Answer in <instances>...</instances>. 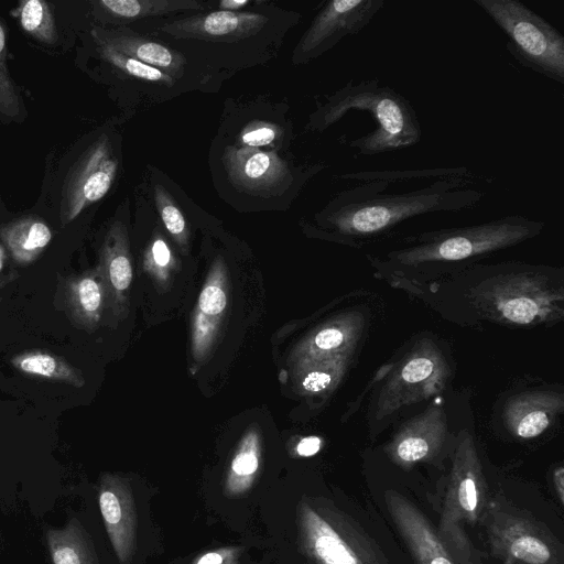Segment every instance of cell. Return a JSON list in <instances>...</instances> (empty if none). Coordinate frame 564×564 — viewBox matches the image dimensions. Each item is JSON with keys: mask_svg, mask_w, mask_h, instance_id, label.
Instances as JSON below:
<instances>
[{"mask_svg": "<svg viewBox=\"0 0 564 564\" xmlns=\"http://www.w3.org/2000/svg\"><path fill=\"white\" fill-rule=\"evenodd\" d=\"M451 289L449 293H426L447 297L465 307L476 319L514 326H549L564 316L563 269L508 261L471 264L440 281L404 285ZM448 304V305H449ZM458 310V311H459Z\"/></svg>", "mask_w": 564, "mask_h": 564, "instance_id": "cell-1", "label": "cell"}, {"mask_svg": "<svg viewBox=\"0 0 564 564\" xmlns=\"http://www.w3.org/2000/svg\"><path fill=\"white\" fill-rule=\"evenodd\" d=\"M486 176H454L405 192L387 193L391 183L372 180L339 193L319 216L335 240L362 248L397 234L405 221L433 213H459L480 204L486 196L470 187Z\"/></svg>", "mask_w": 564, "mask_h": 564, "instance_id": "cell-2", "label": "cell"}, {"mask_svg": "<svg viewBox=\"0 0 564 564\" xmlns=\"http://www.w3.org/2000/svg\"><path fill=\"white\" fill-rule=\"evenodd\" d=\"M544 227L543 220L510 214L476 225L409 235L399 248L367 258L393 284H420L533 239Z\"/></svg>", "mask_w": 564, "mask_h": 564, "instance_id": "cell-3", "label": "cell"}, {"mask_svg": "<svg viewBox=\"0 0 564 564\" xmlns=\"http://www.w3.org/2000/svg\"><path fill=\"white\" fill-rule=\"evenodd\" d=\"M351 110L368 112L375 123L371 131L349 142L361 155L406 149L421 141V124L410 100L390 86H382L378 78L349 80L327 96L312 115L311 128L323 131Z\"/></svg>", "mask_w": 564, "mask_h": 564, "instance_id": "cell-4", "label": "cell"}, {"mask_svg": "<svg viewBox=\"0 0 564 564\" xmlns=\"http://www.w3.org/2000/svg\"><path fill=\"white\" fill-rule=\"evenodd\" d=\"M506 34V48L523 67L564 84V36L519 0H475Z\"/></svg>", "mask_w": 564, "mask_h": 564, "instance_id": "cell-5", "label": "cell"}, {"mask_svg": "<svg viewBox=\"0 0 564 564\" xmlns=\"http://www.w3.org/2000/svg\"><path fill=\"white\" fill-rule=\"evenodd\" d=\"M486 505V482L479 456L468 431H462L437 534L459 564H470L471 544L465 531L477 522Z\"/></svg>", "mask_w": 564, "mask_h": 564, "instance_id": "cell-6", "label": "cell"}, {"mask_svg": "<svg viewBox=\"0 0 564 564\" xmlns=\"http://www.w3.org/2000/svg\"><path fill=\"white\" fill-rule=\"evenodd\" d=\"M296 527L300 549L313 564H386L370 541L328 502L303 497Z\"/></svg>", "mask_w": 564, "mask_h": 564, "instance_id": "cell-7", "label": "cell"}, {"mask_svg": "<svg viewBox=\"0 0 564 564\" xmlns=\"http://www.w3.org/2000/svg\"><path fill=\"white\" fill-rule=\"evenodd\" d=\"M448 377V366L441 351L430 343L410 350L388 381L373 405V419L390 417L402 406L419 402L438 391Z\"/></svg>", "mask_w": 564, "mask_h": 564, "instance_id": "cell-8", "label": "cell"}, {"mask_svg": "<svg viewBox=\"0 0 564 564\" xmlns=\"http://www.w3.org/2000/svg\"><path fill=\"white\" fill-rule=\"evenodd\" d=\"M488 519L495 554L518 564H563L561 545L536 522L505 512H491Z\"/></svg>", "mask_w": 564, "mask_h": 564, "instance_id": "cell-9", "label": "cell"}, {"mask_svg": "<svg viewBox=\"0 0 564 564\" xmlns=\"http://www.w3.org/2000/svg\"><path fill=\"white\" fill-rule=\"evenodd\" d=\"M386 4L384 0H333L318 11L296 48L301 59L316 57L341 39L358 34Z\"/></svg>", "mask_w": 564, "mask_h": 564, "instance_id": "cell-10", "label": "cell"}, {"mask_svg": "<svg viewBox=\"0 0 564 564\" xmlns=\"http://www.w3.org/2000/svg\"><path fill=\"white\" fill-rule=\"evenodd\" d=\"M116 172L117 162L108 140L102 138L84 153L65 182L61 203L63 223L72 221L101 199L111 187Z\"/></svg>", "mask_w": 564, "mask_h": 564, "instance_id": "cell-11", "label": "cell"}, {"mask_svg": "<svg viewBox=\"0 0 564 564\" xmlns=\"http://www.w3.org/2000/svg\"><path fill=\"white\" fill-rule=\"evenodd\" d=\"M98 505L106 532L120 564H130L137 543L138 516L128 479L105 474L98 485Z\"/></svg>", "mask_w": 564, "mask_h": 564, "instance_id": "cell-12", "label": "cell"}, {"mask_svg": "<svg viewBox=\"0 0 564 564\" xmlns=\"http://www.w3.org/2000/svg\"><path fill=\"white\" fill-rule=\"evenodd\" d=\"M267 22L260 13L219 10L167 21L159 30L174 39L237 41L258 33Z\"/></svg>", "mask_w": 564, "mask_h": 564, "instance_id": "cell-13", "label": "cell"}, {"mask_svg": "<svg viewBox=\"0 0 564 564\" xmlns=\"http://www.w3.org/2000/svg\"><path fill=\"white\" fill-rule=\"evenodd\" d=\"M389 513L416 564H457L427 518L394 490L384 494Z\"/></svg>", "mask_w": 564, "mask_h": 564, "instance_id": "cell-14", "label": "cell"}, {"mask_svg": "<svg viewBox=\"0 0 564 564\" xmlns=\"http://www.w3.org/2000/svg\"><path fill=\"white\" fill-rule=\"evenodd\" d=\"M224 164L230 181L252 193H272L290 180L285 163L273 152L257 148H227Z\"/></svg>", "mask_w": 564, "mask_h": 564, "instance_id": "cell-15", "label": "cell"}, {"mask_svg": "<svg viewBox=\"0 0 564 564\" xmlns=\"http://www.w3.org/2000/svg\"><path fill=\"white\" fill-rule=\"evenodd\" d=\"M446 430L443 408L431 404L399 430L389 444V455L401 466L430 458L441 447Z\"/></svg>", "mask_w": 564, "mask_h": 564, "instance_id": "cell-16", "label": "cell"}, {"mask_svg": "<svg viewBox=\"0 0 564 564\" xmlns=\"http://www.w3.org/2000/svg\"><path fill=\"white\" fill-rule=\"evenodd\" d=\"M563 392L535 390L514 394L505 406L503 420L508 430L521 438L541 435L562 413Z\"/></svg>", "mask_w": 564, "mask_h": 564, "instance_id": "cell-17", "label": "cell"}, {"mask_svg": "<svg viewBox=\"0 0 564 564\" xmlns=\"http://www.w3.org/2000/svg\"><path fill=\"white\" fill-rule=\"evenodd\" d=\"M93 34L99 44L107 45L166 74H178L184 67L183 55L130 30L94 31Z\"/></svg>", "mask_w": 564, "mask_h": 564, "instance_id": "cell-18", "label": "cell"}, {"mask_svg": "<svg viewBox=\"0 0 564 564\" xmlns=\"http://www.w3.org/2000/svg\"><path fill=\"white\" fill-rule=\"evenodd\" d=\"M45 543L53 564H104L90 534L77 518L61 528L47 529Z\"/></svg>", "mask_w": 564, "mask_h": 564, "instance_id": "cell-19", "label": "cell"}, {"mask_svg": "<svg viewBox=\"0 0 564 564\" xmlns=\"http://www.w3.org/2000/svg\"><path fill=\"white\" fill-rule=\"evenodd\" d=\"M98 6L118 21H135L206 10L208 4L196 0H101Z\"/></svg>", "mask_w": 564, "mask_h": 564, "instance_id": "cell-20", "label": "cell"}, {"mask_svg": "<svg viewBox=\"0 0 564 564\" xmlns=\"http://www.w3.org/2000/svg\"><path fill=\"white\" fill-rule=\"evenodd\" d=\"M260 443L256 433H249L240 443L231 459L224 481V495L237 498L253 486L260 468Z\"/></svg>", "mask_w": 564, "mask_h": 564, "instance_id": "cell-21", "label": "cell"}, {"mask_svg": "<svg viewBox=\"0 0 564 564\" xmlns=\"http://www.w3.org/2000/svg\"><path fill=\"white\" fill-rule=\"evenodd\" d=\"M1 237L19 261L33 260L50 242L52 232L40 219L26 217L4 226Z\"/></svg>", "mask_w": 564, "mask_h": 564, "instance_id": "cell-22", "label": "cell"}, {"mask_svg": "<svg viewBox=\"0 0 564 564\" xmlns=\"http://www.w3.org/2000/svg\"><path fill=\"white\" fill-rule=\"evenodd\" d=\"M362 317L351 316L344 322L333 323L319 329L308 341L306 351L315 358H328L352 348L356 337L359 338L362 330Z\"/></svg>", "mask_w": 564, "mask_h": 564, "instance_id": "cell-23", "label": "cell"}, {"mask_svg": "<svg viewBox=\"0 0 564 564\" xmlns=\"http://www.w3.org/2000/svg\"><path fill=\"white\" fill-rule=\"evenodd\" d=\"M107 273L112 288L122 292L130 286L132 268L127 254L126 237L120 224L109 230L104 248Z\"/></svg>", "mask_w": 564, "mask_h": 564, "instance_id": "cell-24", "label": "cell"}, {"mask_svg": "<svg viewBox=\"0 0 564 564\" xmlns=\"http://www.w3.org/2000/svg\"><path fill=\"white\" fill-rule=\"evenodd\" d=\"M476 175L466 166L454 167H433L421 170H383V171H362L348 173L341 176L343 180L355 181L358 183L382 180L391 184L397 182L415 181V180H440L454 176H474Z\"/></svg>", "mask_w": 564, "mask_h": 564, "instance_id": "cell-25", "label": "cell"}, {"mask_svg": "<svg viewBox=\"0 0 564 564\" xmlns=\"http://www.w3.org/2000/svg\"><path fill=\"white\" fill-rule=\"evenodd\" d=\"M13 365L26 375L79 383L74 368L62 358L46 352L33 351L18 356L13 359Z\"/></svg>", "mask_w": 564, "mask_h": 564, "instance_id": "cell-26", "label": "cell"}, {"mask_svg": "<svg viewBox=\"0 0 564 564\" xmlns=\"http://www.w3.org/2000/svg\"><path fill=\"white\" fill-rule=\"evenodd\" d=\"M19 18L23 30L40 42L53 44L57 40L54 14L47 2L42 0L22 2Z\"/></svg>", "mask_w": 564, "mask_h": 564, "instance_id": "cell-27", "label": "cell"}, {"mask_svg": "<svg viewBox=\"0 0 564 564\" xmlns=\"http://www.w3.org/2000/svg\"><path fill=\"white\" fill-rule=\"evenodd\" d=\"M99 46L101 56L108 63L134 78L166 86H172L175 82L173 76L162 72L159 68L129 57L108 47L107 45L99 44Z\"/></svg>", "mask_w": 564, "mask_h": 564, "instance_id": "cell-28", "label": "cell"}, {"mask_svg": "<svg viewBox=\"0 0 564 564\" xmlns=\"http://www.w3.org/2000/svg\"><path fill=\"white\" fill-rule=\"evenodd\" d=\"M73 311L85 321H96L102 304V289L93 276H83L72 285Z\"/></svg>", "mask_w": 564, "mask_h": 564, "instance_id": "cell-29", "label": "cell"}, {"mask_svg": "<svg viewBox=\"0 0 564 564\" xmlns=\"http://www.w3.org/2000/svg\"><path fill=\"white\" fill-rule=\"evenodd\" d=\"M347 355H338L319 360V364L310 369L302 379V387L307 392H321L334 386L344 372Z\"/></svg>", "mask_w": 564, "mask_h": 564, "instance_id": "cell-30", "label": "cell"}, {"mask_svg": "<svg viewBox=\"0 0 564 564\" xmlns=\"http://www.w3.org/2000/svg\"><path fill=\"white\" fill-rule=\"evenodd\" d=\"M6 55V32L0 22V113L7 118L18 120L22 115V101L10 77Z\"/></svg>", "mask_w": 564, "mask_h": 564, "instance_id": "cell-31", "label": "cell"}, {"mask_svg": "<svg viewBox=\"0 0 564 564\" xmlns=\"http://www.w3.org/2000/svg\"><path fill=\"white\" fill-rule=\"evenodd\" d=\"M154 195L155 205L165 228L178 241L185 240L186 221L181 209L176 206L175 202L162 186H155Z\"/></svg>", "mask_w": 564, "mask_h": 564, "instance_id": "cell-32", "label": "cell"}, {"mask_svg": "<svg viewBox=\"0 0 564 564\" xmlns=\"http://www.w3.org/2000/svg\"><path fill=\"white\" fill-rule=\"evenodd\" d=\"M217 278L212 276L200 292L198 299L199 315L197 316L199 318L218 316L226 307L227 296L221 282Z\"/></svg>", "mask_w": 564, "mask_h": 564, "instance_id": "cell-33", "label": "cell"}, {"mask_svg": "<svg viewBox=\"0 0 564 564\" xmlns=\"http://www.w3.org/2000/svg\"><path fill=\"white\" fill-rule=\"evenodd\" d=\"M278 129L267 122H253L249 124L242 135L241 142L249 148L267 145L276 138Z\"/></svg>", "mask_w": 564, "mask_h": 564, "instance_id": "cell-34", "label": "cell"}, {"mask_svg": "<svg viewBox=\"0 0 564 564\" xmlns=\"http://www.w3.org/2000/svg\"><path fill=\"white\" fill-rule=\"evenodd\" d=\"M240 547L224 546L199 554L191 564H240Z\"/></svg>", "mask_w": 564, "mask_h": 564, "instance_id": "cell-35", "label": "cell"}, {"mask_svg": "<svg viewBox=\"0 0 564 564\" xmlns=\"http://www.w3.org/2000/svg\"><path fill=\"white\" fill-rule=\"evenodd\" d=\"M150 259L158 268H165L171 262V251L166 242L156 238L150 247Z\"/></svg>", "mask_w": 564, "mask_h": 564, "instance_id": "cell-36", "label": "cell"}, {"mask_svg": "<svg viewBox=\"0 0 564 564\" xmlns=\"http://www.w3.org/2000/svg\"><path fill=\"white\" fill-rule=\"evenodd\" d=\"M321 445L322 441L317 436L304 437L296 445V453L303 457L313 456L321 449Z\"/></svg>", "mask_w": 564, "mask_h": 564, "instance_id": "cell-37", "label": "cell"}, {"mask_svg": "<svg viewBox=\"0 0 564 564\" xmlns=\"http://www.w3.org/2000/svg\"><path fill=\"white\" fill-rule=\"evenodd\" d=\"M249 3L250 2L248 0H223L219 2V7L226 11H238Z\"/></svg>", "mask_w": 564, "mask_h": 564, "instance_id": "cell-38", "label": "cell"}, {"mask_svg": "<svg viewBox=\"0 0 564 564\" xmlns=\"http://www.w3.org/2000/svg\"><path fill=\"white\" fill-rule=\"evenodd\" d=\"M563 468L560 467L557 468L555 471H554V484H555V489L557 491V495L560 497V500L561 502H563V495H564V481H563Z\"/></svg>", "mask_w": 564, "mask_h": 564, "instance_id": "cell-39", "label": "cell"}, {"mask_svg": "<svg viewBox=\"0 0 564 564\" xmlns=\"http://www.w3.org/2000/svg\"><path fill=\"white\" fill-rule=\"evenodd\" d=\"M0 269H1V262H0Z\"/></svg>", "mask_w": 564, "mask_h": 564, "instance_id": "cell-40", "label": "cell"}]
</instances>
